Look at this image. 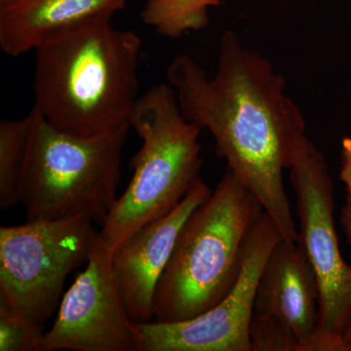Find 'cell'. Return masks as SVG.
Returning <instances> with one entry per match:
<instances>
[{
	"instance_id": "cell-1",
	"label": "cell",
	"mask_w": 351,
	"mask_h": 351,
	"mask_svg": "<svg viewBox=\"0 0 351 351\" xmlns=\"http://www.w3.org/2000/svg\"><path fill=\"white\" fill-rule=\"evenodd\" d=\"M166 76L184 117L210 132L217 156L255 195L282 239L298 241L283 174L306 138V121L286 95L283 76L232 31L221 34L213 76L186 54L172 60Z\"/></svg>"
},
{
	"instance_id": "cell-2",
	"label": "cell",
	"mask_w": 351,
	"mask_h": 351,
	"mask_svg": "<svg viewBox=\"0 0 351 351\" xmlns=\"http://www.w3.org/2000/svg\"><path fill=\"white\" fill-rule=\"evenodd\" d=\"M142 39L99 17L41 44L34 62V108L60 130L94 137L130 126L138 97Z\"/></svg>"
},
{
	"instance_id": "cell-3",
	"label": "cell",
	"mask_w": 351,
	"mask_h": 351,
	"mask_svg": "<svg viewBox=\"0 0 351 351\" xmlns=\"http://www.w3.org/2000/svg\"><path fill=\"white\" fill-rule=\"evenodd\" d=\"M263 209L228 169L182 225L154 295V321L193 319L221 302L237 282L245 241Z\"/></svg>"
},
{
	"instance_id": "cell-4",
	"label": "cell",
	"mask_w": 351,
	"mask_h": 351,
	"mask_svg": "<svg viewBox=\"0 0 351 351\" xmlns=\"http://www.w3.org/2000/svg\"><path fill=\"white\" fill-rule=\"evenodd\" d=\"M130 126L142 140L131 161L133 177L99 232L112 253L143 226L170 213L201 179L202 129L184 117L169 83L138 97Z\"/></svg>"
},
{
	"instance_id": "cell-5",
	"label": "cell",
	"mask_w": 351,
	"mask_h": 351,
	"mask_svg": "<svg viewBox=\"0 0 351 351\" xmlns=\"http://www.w3.org/2000/svg\"><path fill=\"white\" fill-rule=\"evenodd\" d=\"M20 203L27 221L88 217L103 225L117 199L131 127L94 137L60 130L34 108Z\"/></svg>"
},
{
	"instance_id": "cell-6",
	"label": "cell",
	"mask_w": 351,
	"mask_h": 351,
	"mask_svg": "<svg viewBox=\"0 0 351 351\" xmlns=\"http://www.w3.org/2000/svg\"><path fill=\"white\" fill-rule=\"evenodd\" d=\"M99 232L88 217L0 228V300L44 330L71 271L86 263Z\"/></svg>"
},
{
	"instance_id": "cell-7",
	"label": "cell",
	"mask_w": 351,
	"mask_h": 351,
	"mask_svg": "<svg viewBox=\"0 0 351 351\" xmlns=\"http://www.w3.org/2000/svg\"><path fill=\"white\" fill-rule=\"evenodd\" d=\"M289 171L297 197L298 243L319 289L317 329L308 351H345L341 332L351 311V265L339 250L334 182L326 159L307 137Z\"/></svg>"
},
{
	"instance_id": "cell-8",
	"label": "cell",
	"mask_w": 351,
	"mask_h": 351,
	"mask_svg": "<svg viewBox=\"0 0 351 351\" xmlns=\"http://www.w3.org/2000/svg\"><path fill=\"white\" fill-rule=\"evenodd\" d=\"M281 239L276 223L263 211L245 241L239 277L228 294L193 319L137 323L141 351H251L249 330L258 279Z\"/></svg>"
},
{
	"instance_id": "cell-9",
	"label": "cell",
	"mask_w": 351,
	"mask_h": 351,
	"mask_svg": "<svg viewBox=\"0 0 351 351\" xmlns=\"http://www.w3.org/2000/svg\"><path fill=\"white\" fill-rule=\"evenodd\" d=\"M112 254L98 234L86 267L44 335L43 351H141L137 323L127 313L113 276Z\"/></svg>"
},
{
	"instance_id": "cell-10",
	"label": "cell",
	"mask_w": 351,
	"mask_h": 351,
	"mask_svg": "<svg viewBox=\"0 0 351 351\" xmlns=\"http://www.w3.org/2000/svg\"><path fill=\"white\" fill-rule=\"evenodd\" d=\"M198 180L170 213L147 223L114 249L112 269L127 313L135 323L154 321V295L180 230L189 215L211 195Z\"/></svg>"
},
{
	"instance_id": "cell-11",
	"label": "cell",
	"mask_w": 351,
	"mask_h": 351,
	"mask_svg": "<svg viewBox=\"0 0 351 351\" xmlns=\"http://www.w3.org/2000/svg\"><path fill=\"white\" fill-rule=\"evenodd\" d=\"M319 289L313 267L298 241L281 239L270 252L258 279L254 313L271 316L291 330L308 351L318 325Z\"/></svg>"
},
{
	"instance_id": "cell-12",
	"label": "cell",
	"mask_w": 351,
	"mask_h": 351,
	"mask_svg": "<svg viewBox=\"0 0 351 351\" xmlns=\"http://www.w3.org/2000/svg\"><path fill=\"white\" fill-rule=\"evenodd\" d=\"M129 0H0V48L10 57L99 17H113Z\"/></svg>"
},
{
	"instance_id": "cell-13",
	"label": "cell",
	"mask_w": 351,
	"mask_h": 351,
	"mask_svg": "<svg viewBox=\"0 0 351 351\" xmlns=\"http://www.w3.org/2000/svg\"><path fill=\"white\" fill-rule=\"evenodd\" d=\"M32 122L31 112L23 119L0 121V209H10L20 203Z\"/></svg>"
},
{
	"instance_id": "cell-14",
	"label": "cell",
	"mask_w": 351,
	"mask_h": 351,
	"mask_svg": "<svg viewBox=\"0 0 351 351\" xmlns=\"http://www.w3.org/2000/svg\"><path fill=\"white\" fill-rule=\"evenodd\" d=\"M221 0H147L141 17L161 36L181 38L209 25V11Z\"/></svg>"
},
{
	"instance_id": "cell-15",
	"label": "cell",
	"mask_w": 351,
	"mask_h": 351,
	"mask_svg": "<svg viewBox=\"0 0 351 351\" xmlns=\"http://www.w3.org/2000/svg\"><path fill=\"white\" fill-rule=\"evenodd\" d=\"M43 329L0 300V351H43Z\"/></svg>"
},
{
	"instance_id": "cell-16",
	"label": "cell",
	"mask_w": 351,
	"mask_h": 351,
	"mask_svg": "<svg viewBox=\"0 0 351 351\" xmlns=\"http://www.w3.org/2000/svg\"><path fill=\"white\" fill-rule=\"evenodd\" d=\"M251 351H300L301 343L280 321L254 313L250 323Z\"/></svg>"
},
{
	"instance_id": "cell-17",
	"label": "cell",
	"mask_w": 351,
	"mask_h": 351,
	"mask_svg": "<svg viewBox=\"0 0 351 351\" xmlns=\"http://www.w3.org/2000/svg\"><path fill=\"white\" fill-rule=\"evenodd\" d=\"M339 179L345 184L346 196L351 197V137L341 141Z\"/></svg>"
},
{
	"instance_id": "cell-18",
	"label": "cell",
	"mask_w": 351,
	"mask_h": 351,
	"mask_svg": "<svg viewBox=\"0 0 351 351\" xmlns=\"http://www.w3.org/2000/svg\"><path fill=\"white\" fill-rule=\"evenodd\" d=\"M339 223L345 232L346 240L351 246V197L346 196L345 204L341 208Z\"/></svg>"
},
{
	"instance_id": "cell-19",
	"label": "cell",
	"mask_w": 351,
	"mask_h": 351,
	"mask_svg": "<svg viewBox=\"0 0 351 351\" xmlns=\"http://www.w3.org/2000/svg\"><path fill=\"white\" fill-rule=\"evenodd\" d=\"M341 339H343L345 351H351V311L348 314V319H346L345 326H343Z\"/></svg>"
},
{
	"instance_id": "cell-20",
	"label": "cell",
	"mask_w": 351,
	"mask_h": 351,
	"mask_svg": "<svg viewBox=\"0 0 351 351\" xmlns=\"http://www.w3.org/2000/svg\"><path fill=\"white\" fill-rule=\"evenodd\" d=\"M350 61H351V57H350Z\"/></svg>"
}]
</instances>
